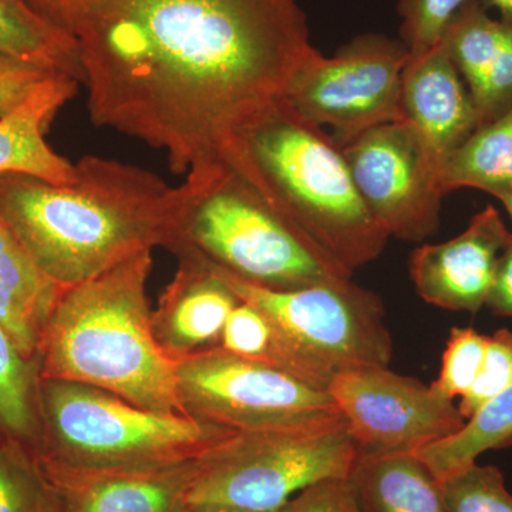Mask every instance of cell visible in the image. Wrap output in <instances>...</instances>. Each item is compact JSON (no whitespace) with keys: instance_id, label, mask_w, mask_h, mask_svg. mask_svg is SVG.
Wrapping results in <instances>:
<instances>
[{"instance_id":"6da1fadb","label":"cell","mask_w":512,"mask_h":512,"mask_svg":"<svg viewBox=\"0 0 512 512\" xmlns=\"http://www.w3.org/2000/svg\"><path fill=\"white\" fill-rule=\"evenodd\" d=\"M70 33L94 126L178 175L218 167L229 124L284 96L315 49L298 0H84Z\"/></svg>"},{"instance_id":"7a4b0ae2","label":"cell","mask_w":512,"mask_h":512,"mask_svg":"<svg viewBox=\"0 0 512 512\" xmlns=\"http://www.w3.org/2000/svg\"><path fill=\"white\" fill-rule=\"evenodd\" d=\"M188 187L113 158L83 157L72 184L0 174V220L57 288L96 278L141 252L171 251Z\"/></svg>"},{"instance_id":"3957f363","label":"cell","mask_w":512,"mask_h":512,"mask_svg":"<svg viewBox=\"0 0 512 512\" xmlns=\"http://www.w3.org/2000/svg\"><path fill=\"white\" fill-rule=\"evenodd\" d=\"M217 157L352 274L386 248L389 234L360 198L342 148L282 97L232 121Z\"/></svg>"},{"instance_id":"277c9868","label":"cell","mask_w":512,"mask_h":512,"mask_svg":"<svg viewBox=\"0 0 512 512\" xmlns=\"http://www.w3.org/2000/svg\"><path fill=\"white\" fill-rule=\"evenodd\" d=\"M151 254L141 252L60 291L40 338L39 377L107 390L150 412L187 416L178 399L177 363L153 332Z\"/></svg>"},{"instance_id":"5b68a950","label":"cell","mask_w":512,"mask_h":512,"mask_svg":"<svg viewBox=\"0 0 512 512\" xmlns=\"http://www.w3.org/2000/svg\"><path fill=\"white\" fill-rule=\"evenodd\" d=\"M188 198L170 252L194 254L275 291L350 281L352 272L224 164L185 175Z\"/></svg>"},{"instance_id":"8992f818","label":"cell","mask_w":512,"mask_h":512,"mask_svg":"<svg viewBox=\"0 0 512 512\" xmlns=\"http://www.w3.org/2000/svg\"><path fill=\"white\" fill-rule=\"evenodd\" d=\"M39 460L89 468L180 466L207 457L238 431L141 409L123 397L64 380H37Z\"/></svg>"},{"instance_id":"52a82bcc","label":"cell","mask_w":512,"mask_h":512,"mask_svg":"<svg viewBox=\"0 0 512 512\" xmlns=\"http://www.w3.org/2000/svg\"><path fill=\"white\" fill-rule=\"evenodd\" d=\"M201 259L239 301L254 306L268 320L274 335L272 365L279 369L328 392L340 373L389 366L392 336L375 292L353 284L352 279L275 291Z\"/></svg>"},{"instance_id":"ba28073f","label":"cell","mask_w":512,"mask_h":512,"mask_svg":"<svg viewBox=\"0 0 512 512\" xmlns=\"http://www.w3.org/2000/svg\"><path fill=\"white\" fill-rule=\"evenodd\" d=\"M356 457L343 416L308 426L238 431L202 458L185 507L279 512L319 481L348 478Z\"/></svg>"},{"instance_id":"9c48e42d","label":"cell","mask_w":512,"mask_h":512,"mask_svg":"<svg viewBox=\"0 0 512 512\" xmlns=\"http://www.w3.org/2000/svg\"><path fill=\"white\" fill-rule=\"evenodd\" d=\"M175 372L185 414L227 429H284L342 417L326 390L220 346L181 360Z\"/></svg>"},{"instance_id":"30bf717a","label":"cell","mask_w":512,"mask_h":512,"mask_svg":"<svg viewBox=\"0 0 512 512\" xmlns=\"http://www.w3.org/2000/svg\"><path fill=\"white\" fill-rule=\"evenodd\" d=\"M403 42L363 35L332 57L313 49L282 99L303 119L333 128L340 148L360 134L402 120V76L409 62Z\"/></svg>"},{"instance_id":"8fae6325","label":"cell","mask_w":512,"mask_h":512,"mask_svg":"<svg viewBox=\"0 0 512 512\" xmlns=\"http://www.w3.org/2000/svg\"><path fill=\"white\" fill-rule=\"evenodd\" d=\"M367 210L389 237L419 242L440 225V165L406 120L390 121L342 147Z\"/></svg>"},{"instance_id":"7c38bea8","label":"cell","mask_w":512,"mask_h":512,"mask_svg":"<svg viewBox=\"0 0 512 512\" xmlns=\"http://www.w3.org/2000/svg\"><path fill=\"white\" fill-rule=\"evenodd\" d=\"M328 392L362 453H414L466 424L454 400L389 366L340 373Z\"/></svg>"},{"instance_id":"4fadbf2b","label":"cell","mask_w":512,"mask_h":512,"mask_svg":"<svg viewBox=\"0 0 512 512\" xmlns=\"http://www.w3.org/2000/svg\"><path fill=\"white\" fill-rule=\"evenodd\" d=\"M36 460L49 512H183L201 461L156 468H89Z\"/></svg>"},{"instance_id":"5bb4252c","label":"cell","mask_w":512,"mask_h":512,"mask_svg":"<svg viewBox=\"0 0 512 512\" xmlns=\"http://www.w3.org/2000/svg\"><path fill=\"white\" fill-rule=\"evenodd\" d=\"M511 238L500 212L488 205L457 237L423 245L410 255L414 288L424 302L437 308L480 312L487 303L498 259Z\"/></svg>"},{"instance_id":"9a60e30c","label":"cell","mask_w":512,"mask_h":512,"mask_svg":"<svg viewBox=\"0 0 512 512\" xmlns=\"http://www.w3.org/2000/svg\"><path fill=\"white\" fill-rule=\"evenodd\" d=\"M402 120L444 164L478 128L476 107L444 46L410 56L402 76Z\"/></svg>"},{"instance_id":"2e32d148","label":"cell","mask_w":512,"mask_h":512,"mask_svg":"<svg viewBox=\"0 0 512 512\" xmlns=\"http://www.w3.org/2000/svg\"><path fill=\"white\" fill-rule=\"evenodd\" d=\"M173 281L151 315L153 332L175 363L218 348L228 316L239 299L201 258L178 255Z\"/></svg>"},{"instance_id":"e0dca14e","label":"cell","mask_w":512,"mask_h":512,"mask_svg":"<svg viewBox=\"0 0 512 512\" xmlns=\"http://www.w3.org/2000/svg\"><path fill=\"white\" fill-rule=\"evenodd\" d=\"M440 43L466 83L478 127L512 109L510 23L490 18L478 0H468L448 23Z\"/></svg>"},{"instance_id":"ac0fdd59","label":"cell","mask_w":512,"mask_h":512,"mask_svg":"<svg viewBox=\"0 0 512 512\" xmlns=\"http://www.w3.org/2000/svg\"><path fill=\"white\" fill-rule=\"evenodd\" d=\"M77 89L79 82L73 77H57L20 109L0 117V174L32 175L57 185L73 183L76 164L57 154L45 134Z\"/></svg>"},{"instance_id":"d6986e66","label":"cell","mask_w":512,"mask_h":512,"mask_svg":"<svg viewBox=\"0 0 512 512\" xmlns=\"http://www.w3.org/2000/svg\"><path fill=\"white\" fill-rule=\"evenodd\" d=\"M348 481L363 512H447L440 481L414 453L357 450Z\"/></svg>"},{"instance_id":"ffe728a7","label":"cell","mask_w":512,"mask_h":512,"mask_svg":"<svg viewBox=\"0 0 512 512\" xmlns=\"http://www.w3.org/2000/svg\"><path fill=\"white\" fill-rule=\"evenodd\" d=\"M60 291L0 220V322L26 359L37 362L43 328Z\"/></svg>"},{"instance_id":"44dd1931","label":"cell","mask_w":512,"mask_h":512,"mask_svg":"<svg viewBox=\"0 0 512 512\" xmlns=\"http://www.w3.org/2000/svg\"><path fill=\"white\" fill-rule=\"evenodd\" d=\"M444 195L458 188H477L500 198L512 188V109L478 127L444 161L440 170Z\"/></svg>"},{"instance_id":"7402d4cb","label":"cell","mask_w":512,"mask_h":512,"mask_svg":"<svg viewBox=\"0 0 512 512\" xmlns=\"http://www.w3.org/2000/svg\"><path fill=\"white\" fill-rule=\"evenodd\" d=\"M0 55L52 67L83 83L76 39L28 0H0Z\"/></svg>"},{"instance_id":"603a6c76","label":"cell","mask_w":512,"mask_h":512,"mask_svg":"<svg viewBox=\"0 0 512 512\" xmlns=\"http://www.w3.org/2000/svg\"><path fill=\"white\" fill-rule=\"evenodd\" d=\"M512 446V383L466 420L454 436L414 451L443 481L477 463L481 454Z\"/></svg>"},{"instance_id":"cb8c5ba5","label":"cell","mask_w":512,"mask_h":512,"mask_svg":"<svg viewBox=\"0 0 512 512\" xmlns=\"http://www.w3.org/2000/svg\"><path fill=\"white\" fill-rule=\"evenodd\" d=\"M37 362L22 355L0 322V437L33 446L36 437Z\"/></svg>"},{"instance_id":"d4e9b609","label":"cell","mask_w":512,"mask_h":512,"mask_svg":"<svg viewBox=\"0 0 512 512\" xmlns=\"http://www.w3.org/2000/svg\"><path fill=\"white\" fill-rule=\"evenodd\" d=\"M49 511V495L32 447L0 437V512Z\"/></svg>"},{"instance_id":"484cf974","label":"cell","mask_w":512,"mask_h":512,"mask_svg":"<svg viewBox=\"0 0 512 512\" xmlns=\"http://www.w3.org/2000/svg\"><path fill=\"white\" fill-rule=\"evenodd\" d=\"M440 483L447 512H512L500 468L476 463Z\"/></svg>"},{"instance_id":"4316f807","label":"cell","mask_w":512,"mask_h":512,"mask_svg":"<svg viewBox=\"0 0 512 512\" xmlns=\"http://www.w3.org/2000/svg\"><path fill=\"white\" fill-rule=\"evenodd\" d=\"M488 336L473 328H453L441 357L440 375L431 383L448 400L463 397L476 382L487 348Z\"/></svg>"},{"instance_id":"83f0119b","label":"cell","mask_w":512,"mask_h":512,"mask_svg":"<svg viewBox=\"0 0 512 512\" xmlns=\"http://www.w3.org/2000/svg\"><path fill=\"white\" fill-rule=\"evenodd\" d=\"M468 0H399L402 42L410 56L440 45L450 20Z\"/></svg>"},{"instance_id":"f1b7e54d","label":"cell","mask_w":512,"mask_h":512,"mask_svg":"<svg viewBox=\"0 0 512 512\" xmlns=\"http://www.w3.org/2000/svg\"><path fill=\"white\" fill-rule=\"evenodd\" d=\"M512 383V332L498 329L488 336L483 365L476 382L460 399L458 412L470 419L485 403L493 400Z\"/></svg>"},{"instance_id":"f546056e","label":"cell","mask_w":512,"mask_h":512,"mask_svg":"<svg viewBox=\"0 0 512 512\" xmlns=\"http://www.w3.org/2000/svg\"><path fill=\"white\" fill-rule=\"evenodd\" d=\"M220 348L231 355L272 365L274 335L268 320L254 306L239 301L222 330Z\"/></svg>"},{"instance_id":"4dcf8cb0","label":"cell","mask_w":512,"mask_h":512,"mask_svg":"<svg viewBox=\"0 0 512 512\" xmlns=\"http://www.w3.org/2000/svg\"><path fill=\"white\" fill-rule=\"evenodd\" d=\"M60 76L67 74L29 60L0 55V117L20 109Z\"/></svg>"},{"instance_id":"1f68e13d","label":"cell","mask_w":512,"mask_h":512,"mask_svg":"<svg viewBox=\"0 0 512 512\" xmlns=\"http://www.w3.org/2000/svg\"><path fill=\"white\" fill-rule=\"evenodd\" d=\"M279 512H363L348 478L319 481L293 497Z\"/></svg>"},{"instance_id":"d6a6232c","label":"cell","mask_w":512,"mask_h":512,"mask_svg":"<svg viewBox=\"0 0 512 512\" xmlns=\"http://www.w3.org/2000/svg\"><path fill=\"white\" fill-rule=\"evenodd\" d=\"M485 306L494 315L512 318V238L503 255L498 259L493 285Z\"/></svg>"},{"instance_id":"836d02e7","label":"cell","mask_w":512,"mask_h":512,"mask_svg":"<svg viewBox=\"0 0 512 512\" xmlns=\"http://www.w3.org/2000/svg\"><path fill=\"white\" fill-rule=\"evenodd\" d=\"M50 22L70 33L74 16L82 8L84 0H28Z\"/></svg>"},{"instance_id":"e575fe53","label":"cell","mask_w":512,"mask_h":512,"mask_svg":"<svg viewBox=\"0 0 512 512\" xmlns=\"http://www.w3.org/2000/svg\"><path fill=\"white\" fill-rule=\"evenodd\" d=\"M487 8H495L501 13V20L512 25V0H478Z\"/></svg>"},{"instance_id":"d590c367","label":"cell","mask_w":512,"mask_h":512,"mask_svg":"<svg viewBox=\"0 0 512 512\" xmlns=\"http://www.w3.org/2000/svg\"><path fill=\"white\" fill-rule=\"evenodd\" d=\"M183 512H247L235 510V508L221 507V505H195V507H185Z\"/></svg>"},{"instance_id":"8d00e7d4","label":"cell","mask_w":512,"mask_h":512,"mask_svg":"<svg viewBox=\"0 0 512 512\" xmlns=\"http://www.w3.org/2000/svg\"><path fill=\"white\" fill-rule=\"evenodd\" d=\"M498 200L503 202L505 210H507L508 214H510L512 220V188L510 191L505 192L504 195H501Z\"/></svg>"},{"instance_id":"74e56055","label":"cell","mask_w":512,"mask_h":512,"mask_svg":"<svg viewBox=\"0 0 512 512\" xmlns=\"http://www.w3.org/2000/svg\"><path fill=\"white\" fill-rule=\"evenodd\" d=\"M46 512H49V511H46Z\"/></svg>"}]
</instances>
